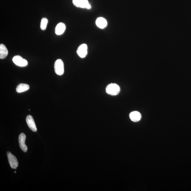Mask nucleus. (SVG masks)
I'll list each match as a JSON object with an SVG mask.
<instances>
[{
    "label": "nucleus",
    "instance_id": "f257e3e1",
    "mask_svg": "<svg viewBox=\"0 0 191 191\" xmlns=\"http://www.w3.org/2000/svg\"><path fill=\"white\" fill-rule=\"evenodd\" d=\"M106 91V93L109 95L116 96L119 94L120 87L116 84L111 83L107 86Z\"/></svg>",
    "mask_w": 191,
    "mask_h": 191
},
{
    "label": "nucleus",
    "instance_id": "f03ea898",
    "mask_svg": "<svg viewBox=\"0 0 191 191\" xmlns=\"http://www.w3.org/2000/svg\"><path fill=\"white\" fill-rule=\"evenodd\" d=\"M55 71L57 75L61 76L64 72V63L61 59H58L54 64Z\"/></svg>",
    "mask_w": 191,
    "mask_h": 191
},
{
    "label": "nucleus",
    "instance_id": "7ed1b4c3",
    "mask_svg": "<svg viewBox=\"0 0 191 191\" xmlns=\"http://www.w3.org/2000/svg\"><path fill=\"white\" fill-rule=\"evenodd\" d=\"M12 61L17 66L24 67L27 66L28 63L26 60L20 56L17 55L12 58Z\"/></svg>",
    "mask_w": 191,
    "mask_h": 191
},
{
    "label": "nucleus",
    "instance_id": "20e7f679",
    "mask_svg": "<svg viewBox=\"0 0 191 191\" xmlns=\"http://www.w3.org/2000/svg\"><path fill=\"white\" fill-rule=\"evenodd\" d=\"M74 5L77 7L87 8L90 9L91 8L87 0H73Z\"/></svg>",
    "mask_w": 191,
    "mask_h": 191
},
{
    "label": "nucleus",
    "instance_id": "39448f33",
    "mask_svg": "<svg viewBox=\"0 0 191 191\" xmlns=\"http://www.w3.org/2000/svg\"><path fill=\"white\" fill-rule=\"evenodd\" d=\"M8 159L10 166L13 169H16L18 167L19 163L16 158L9 152H7Z\"/></svg>",
    "mask_w": 191,
    "mask_h": 191
},
{
    "label": "nucleus",
    "instance_id": "423d86ee",
    "mask_svg": "<svg viewBox=\"0 0 191 191\" xmlns=\"http://www.w3.org/2000/svg\"><path fill=\"white\" fill-rule=\"evenodd\" d=\"M77 53L81 58L85 57L87 53V45L85 44L81 45L77 49Z\"/></svg>",
    "mask_w": 191,
    "mask_h": 191
},
{
    "label": "nucleus",
    "instance_id": "0eeeda50",
    "mask_svg": "<svg viewBox=\"0 0 191 191\" xmlns=\"http://www.w3.org/2000/svg\"><path fill=\"white\" fill-rule=\"evenodd\" d=\"M26 139V136L24 133H21L19 135V145L21 149L24 152H26L28 149L26 145H25Z\"/></svg>",
    "mask_w": 191,
    "mask_h": 191
},
{
    "label": "nucleus",
    "instance_id": "6e6552de",
    "mask_svg": "<svg viewBox=\"0 0 191 191\" xmlns=\"http://www.w3.org/2000/svg\"><path fill=\"white\" fill-rule=\"evenodd\" d=\"M26 121L28 126L30 129L33 132L37 131V128L33 117L31 115H28L26 117Z\"/></svg>",
    "mask_w": 191,
    "mask_h": 191
},
{
    "label": "nucleus",
    "instance_id": "1a4fd4ad",
    "mask_svg": "<svg viewBox=\"0 0 191 191\" xmlns=\"http://www.w3.org/2000/svg\"><path fill=\"white\" fill-rule=\"evenodd\" d=\"M66 29V25L64 23L60 22L58 24L55 28V33L57 35H61L63 33Z\"/></svg>",
    "mask_w": 191,
    "mask_h": 191
},
{
    "label": "nucleus",
    "instance_id": "9d476101",
    "mask_svg": "<svg viewBox=\"0 0 191 191\" xmlns=\"http://www.w3.org/2000/svg\"><path fill=\"white\" fill-rule=\"evenodd\" d=\"M129 116L130 119L133 122H138L140 121L141 118V113L136 111L131 112Z\"/></svg>",
    "mask_w": 191,
    "mask_h": 191
},
{
    "label": "nucleus",
    "instance_id": "9b49d317",
    "mask_svg": "<svg viewBox=\"0 0 191 191\" xmlns=\"http://www.w3.org/2000/svg\"><path fill=\"white\" fill-rule=\"evenodd\" d=\"M96 23L97 26L101 29H104L107 26V20L102 17H100L97 19Z\"/></svg>",
    "mask_w": 191,
    "mask_h": 191
},
{
    "label": "nucleus",
    "instance_id": "f8f14e48",
    "mask_svg": "<svg viewBox=\"0 0 191 191\" xmlns=\"http://www.w3.org/2000/svg\"><path fill=\"white\" fill-rule=\"evenodd\" d=\"M8 50L5 45L3 44L0 45V59H3L7 56Z\"/></svg>",
    "mask_w": 191,
    "mask_h": 191
},
{
    "label": "nucleus",
    "instance_id": "ddd939ff",
    "mask_svg": "<svg viewBox=\"0 0 191 191\" xmlns=\"http://www.w3.org/2000/svg\"><path fill=\"white\" fill-rule=\"evenodd\" d=\"M29 89V85L26 84H20L17 86L16 91L17 93H21L28 90Z\"/></svg>",
    "mask_w": 191,
    "mask_h": 191
},
{
    "label": "nucleus",
    "instance_id": "4468645a",
    "mask_svg": "<svg viewBox=\"0 0 191 191\" xmlns=\"http://www.w3.org/2000/svg\"><path fill=\"white\" fill-rule=\"evenodd\" d=\"M48 23V20L46 18H43L41 21L40 29L42 30H44L46 28L47 24Z\"/></svg>",
    "mask_w": 191,
    "mask_h": 191
},
{
    "label": "nucleus",
    "instance_id": "2eb2a0df",
    "mask_svg": "<svg viewBox=\"0 0 191 191\" xmlns=\"http://www.w3.org/2000/svg\"><path fill=\"white\" fill-rule=\"evenodd\" d=\"M15 173H16V171H15Z\"/></svg>",
    "mask_w": 191,
    "mask_h": 191
}]
</instances>
